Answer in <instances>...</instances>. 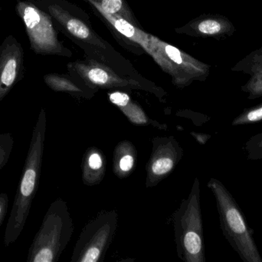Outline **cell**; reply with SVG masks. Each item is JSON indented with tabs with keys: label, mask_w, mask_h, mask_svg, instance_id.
Returning a JSON list of instances; mask_svg holds the SVG:
<instances>
[{
	"label": "cell",
	"mask_w": 262,
	"mask_h": 262,
	"mask_svg": "<svg viewBox=\"0 0 262 262\" xmlns=\"http://www.w3.org/2000/svg\"><path fill=\"white\" fill-rule=\"evenodd\" d=\"M46 123V111L41 109L32 131L23 173L6 225L4 235V245L6 247L13 244L24 229L32 201L38 191L42 166Z\"/></svg>",
	"instance_id": "cell-1"
},
{
	"label": "cell",
	"mask_w": 262,
	"mask_h": 262,
	"mask_svg": "<svg viewBox=\"0 0 262 262\" xmlns=\"http://www.w3.org/2000/svg\"><path fill=\"white\" fill-rule=\"evenodd\" d=\"M207 186L215 197L220 227L231 247L244 262H262L254 239V230L248 224L236 200L216 178H210Z\"/></svg>",
	"instance_id": "cell-2"
},
{
	"label": "cell",
	"mask_w": 262,
	"mask_h": 262,
	"mask_svg": "<svg viewBox=\"0 0 262 262\" xmlns=\"http://www.w3.org/2000/svg\"><path fill=\"white\" fill-rule=\"evenodd\" d=\"M74 224L61 198L49 206L39 230L29 248L27 262H57L72 238Z\"/></svg>",
	"instance_id": "cell-3"
},
{
	"label": "cell",
	"mask_w": 262,
	"mask_h": 262,
	"mask_svg": "<svg viewBox=\"0 0 262 262\" xmlns=\"http://www.w3.org/2000/svg\"><path fill=\"white\" fill-rule=\"evenodd\" d=\"M174 232L180 259L186 262L206 261L198 178L194 181L189 197L175 212Z\"/></svg>",
	"instance_id": "cell-4"
},
{
	"label": "cell",
	"mask_w": 262,
	"mask_h": 262,
	"mask_svg": "<svg viewBox=\"0 0 262 262\" xmlns=\"http://www.w3.org/2000/svg\"><path fill=\"white\" fill-rule=\"evenodd\" d=\"M15 12L24 25L30 48L39 55H66L52 17L34 0H16Z\"/></svg>",
	"instance_id": "cell-5"
},
{
	"label": "cell",
	"mask_w": 262,
	"mask_h": 262,
	"mask_svg": "<svg viewBox=\"0 0 262 262\" xmlns=\"http://www.w3.org/2000/svg\"><path fill=\"white\" fill-rule=\"evenodd\" d=\"M115 211L100 213L83 229L74 248L72 262L103 261L118 228Z\"/></svg>",
	"instance_id": "cell-6"
},
{
	"label": "cell",
	"mask_w": 262,
	"mask_h": 262,
	"mask_svg": "<svg viewBox=\"0 0 262 262\" xmlns=\"http://www.w3.org/2000/svg\"><path fill=\"white\" fill-rule=\"evenodd\" d=\"M24 71V49L13 35H8L0 45V103L23 79Z\"/></svg>",
	"instance_id": "cell-7"
},
{
	"label": "cell",
	"mask_w": 262,
	"mask_h": 262,
	"mask_svg": "<svg viewBox=\"0 0 262 262\" xmlns=\"http://www.w3.org/2000/svg\"><path fill=\"white\" fill-rule=\"evenodd\" d=\"M152 152L146 166V186H155L167 176L181 159L183 150L173 137L154 138Z\"/></svg>",
	"instance_id": "cell-8"
},
{
	"label": "cell",
	"mask_w": 262,
	"mask_h": 262,
	"mask_svg": "<svg viewBox=\"0 0 262 262\" xmlns=\"http://www.w3.org/2000/svg\"><path fill=\"white\" fill-rule=\"evenodd\" d=\"M83 180L86 185L101 183L105 173V161L102 153L96 148L86 152L82 163Z\"/></svg>",
	"instance_id": "cell-9"
},
{
	"label": "cell",
	"mask_w": 262,
	"mask_h": 262,
	"mask_svg": "<svg viewBox=\"0 0 262 262\" xmlns=\"http://www.w3.org/2000/svg\"><path fill=\"white\" fill-rule=\"evenodd\" d=\"M197 32L217 38L231 36L235 32L232 22L223 15H213L203 18L196 24Z\"/></svg>",
	"instance_id": "cell-10"
},
{
	"label": "cell",
	"mask_w": 262,
	"mask_h": 262,
	"mask_svg": "<svg viewBox=\"0 0 262 262\" xmlns=\"http://www.w3.org/2000/svg\"><path fill=\"white\" fill-rule=\"evenodd\" d=\"M111 102L118 106L131 123L136 125H147L151 123L141 108L133 103L130 96L124 92H112L109 95Z\"/></svg>",
	"instance_id": "cell-11"
},
{
	"label": "cell",
	"mask_w": 262,
	"mask_h": 262,
	"mask_svg": "<svg viewBox=\"0 0 262 262\" xmlns=\"http://www.w3.org/2000/svg\"><path fill=\"white\" fill-rule=\"evenodd\" d=\"M136 153L134 146L128 141L118 145L115 150V172L118 177H127L135 166Z\"/></svg>",
	"instance_id": "cell-12"
},
{
	"label": "cell",
	"mask_w": 262,
	"mask_h": 262,
	"mask_svg": "<svg viewBox=\"0 0 262 262\" xmlns=\"http://www.w3.org/2000/svg\"><path fill=\"white\" fill-rule=\"evenodd\" d=\"M262 69V46L251 52L241 61L238 62L232 68L233 72H244L247 75H252Z\"/></svg>",
	"instance_id": "cell-13"
},
{
	"label": "cell",
	"mask_w": 262,
	"mask_h": 262,
	"mask_svg": "<svg viewBox=\"0 0 262 262\" xmlns=\"http://www.w3.org/2000/svg\"><path fill=\"white\" fill-rule=\"evenodd\" d=\"M43 79L45 83L55 92H79L81 91L71 80L56 74H48Z\"/></svg>",
	"instance_id": "cell-14"
},
{
	"label": "cell",
	"mask_w": 262,
	"mask_h": 262,
	"mask_svg": "<svg viewBox=\"0 0 262 262\" xmlns=\"http://www.w3.org/2000/svg\"><path fill=\"white\" fill-rule=\"evenodd\" d=\"M262 122V103L249 109H244L241 114L235 117L232 126H247Z\"/></svg>",
	"instance_id": "cell-15"
},
{
	"label": "cell",
	"mask_w": 262,
	"mask_h": 262,
	"mask_svg": "<svg viewBox=\"0 0 262 262\" xmlns=\"http://www.w3.org/2000/svg\"><path fill=\"white\" fill-rule=\"evenodd\" d=\"M242 91L248 94V99L254 100L262 97V69L251 75L250 79L242 86Z\"/></svg>",
	"instance_id": "cell-16"
},
{
	"label": "cell",
	"mask_w": 262,
	"mask_h": 262,
	"mask_svg": "<svg viewBox=\"0 0 262 262\" xmlns=\"http://www.w3.org/2000/svg\"><path fill=\"white\" fill-rule=\"evenodd\" d=\"M243 149L247 153V160L262 159V132L254 135L243 145Z\"/></svg>",
	"instance_id": "cell-17"
},
{
	"label": "cell",
	"mask_w": 262,
	"mask_h": 262,
	"mask_svg": "<svg viewBox=\"0 0 262 262\" xmlns=\"http://www.w3.org/2000/svg\"><path fill=\"white\" fill-rule=\"evenodd\" d=\"M14 146L12 134L0 133V171L6 166Z\"/></svg>",
	"instance_id": "cell-18"
},
{
	"label": "cell",
	"mask_w": 262,
	"mask_h": 262,
	"mask_svg": "<svg viewBox=\"0 0 262 262\" xmlns=\"http://www.w3.org/2000/svg\"><path fill=\"white\" fill-rule=\"evenodd\" d=\"M112 23H114V26L127 38H132L133 40L138 42L139 43H143L141 34L137 32V29L125 20L119 18V19L114 20Z\"/></svg>",
	"instance_id": "cell-19"
},
{
	"label": "cell",
	"mask_w": 262,
	"mask_h": 262,
	"mask_svg": "<svg viewBox=\"0 0 262 262\" xmlns=\"http://www.w3.org/2000/svg\"><path fill=\"white\" fill-rule=\"evenodd\" d=\"M89 79L94 84L98 86H105L110 83V75L104 69L93 68L88 72Z\"/></svg>",
	"instance_id": "cell-20"
},
{
	"label": "cell",
	"mask_w": 262,
	"mask_h": 262,
	"mask_svg": "<svg viewBox=\"0 0 262 262\" xmlns=\"http://www.w3.org/2000/svg\"><path fill=\"white\" fill-rule=\"evenodd\" d=\"M122 8V0H102L101 10L104 13L112 15L119 12Z\"/></svg>",
	"instance_id": "cell-21"
},
{
	"label": "cell",
	"mask_w": 262,
	"mask_h": 262,
	"mask_svg": "<svg viewBox=\"0 0 262 262\" xmlns=\"http://www.w3.org/2000/svg\"><path fill=\"white\" fill-rule=\"evenodd\" d=\"M9 207V197L7 194L0 193V227L3 225Z\"/></svg>",
	"instance_id": "cell-22"
},
{
	"label": "cell",
	"mask_w": 262,
	"mask_h": 262,
	"mask_svg": "<svg viewBox=\"0 0 262 262\" xmlns=\"http://www.w3.org/2000/svg\"><path fill=\"white\" fill-rule=\"evenodd\" d=\"M191 135L194 136L196 141L201 145L206 144L209 138H211V135L205 133H195V132H191Z\"/></svg>",
	"instance_id": "cell-23"
}]
</instances>
